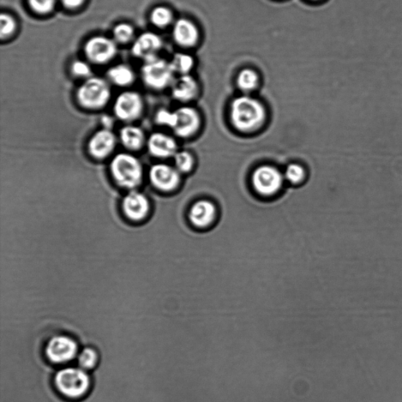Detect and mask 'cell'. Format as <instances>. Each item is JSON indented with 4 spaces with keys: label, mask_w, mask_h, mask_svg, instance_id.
<instances>
[{
    "label": "cell",
    "mask_w": 402,
    "mask_h": 402,
    "mask_svg": "<svg viewBox=\"0 0 402 402\" xmlns=\"http://www.w3.org/2000/svg\"><path fill=\"white\" fill-rule=\"evenodd\" d=\"M231 117L234 127L249 132L260 127L266 112L260 101L249 96H242L233 101Z\"/></svg>",
    "instance_id": "obj_1"
},
{
    "label": "cell",
    "mask_w": 402,
    "mask_h": 402,
    "mask_svg": "<svg viewBox=\"0 0 402 402\" xmlns=\"http://www.w3.org/2000/svg\"><path fill=\"white\" fill-rule=\"evenodd\" d=\"M110 169L114 181L124 189L136 190L142 183L143 167L140 159L133 154H117L111 161Z\"/></svg>",
    "instance_id": "obj_2"
},
{
    "label": "cell",
    "mask_w": 402,
    "mask_h": 402,
    "mask_svg": "<svg viewBox=\"0 0 402 402\" xmlns=\"http://www.w3.org/2000/svg\"><path fill=\"white\" fill-rule=\"evenodd\" d=\"M55 385L62 397L69 401L85 399L91 388V379L81 368H65L56 376Z\"/></svg>",
    "instance_id": "obj_3"
},
{
    "label": "cell",
    "mask_w": 402,
    "mask_h": 402,
    "mask_svg": "<svg viewBox=\"0 0 402 402\" xmlns=\"http://www.w3.org/2000/svg\"><path fill=\"white\" fill-rule=\"evenodd\" d=\"M111 89L103 78L92 76L88 78L78 88L76 99L81 107L89 110H99L109 103Z\"/></svg>",
    "instance_id": "obj_4"
},
{
    "label": "cell",
    "mask_w": 402,
    "mask_h": 402,
    "mask_svg": "<svg viewBox=\"0 0 402 402\" xmlns=\"http://www.w3.org/2000/svg\"><path fill=\"white\" fill-rule=\"evenodd\" d=\"M174 74L170 62L158 57L148 60L144 63L141 74L144 83L153 90H163L174 81Z\"/></svg>",
    "instance_id": "obj_5"
},
{
    "label": "cell",
    "mask_w": 402,
    "mask_h": 402,
    "mask_svg": "<svg viewBox=\"0 0 402 402\" xmlns=\"http://www.w3.org/2000/svg\"><path fill=\"white\" fill-rule=\"evenodd\" d=\"M113 111L119 121L126 123L137 121L144 112V101L142 95L131 91L119 94L114 103Z\"/></svg>",
    "instance_id": "obj_6"
},
{
    "label": "cell",
    "mask_w": 402,
    "mask_h": 402,
    "mask_svg": "<svg viewBox=\"0 0 402 402\" xmlns=\"http://www.w3.org/2000/svg\"><path fill=\"white\" fill-rule=\"evenodd\" d=\"M76 342L67 335H57L48 342L46 346V356L53 364L68 363L77 356Z\"/></svg>",
    "instance_id": "obj_7"
},
{
    "label": "cell",
    "mask_w": 402,
    "mask_h": 402,
    "mask_svg": "<svg viewBox=\"0 0 402 402\" xmlns=\"http://www.w3.org/2000/svg\"><path fill=\"white\" fill-rule=\"evenodd\" d=\"M85 53L90 62L103 65L117 56V46L116 42L110 38L95 37L87 42Z\"/></svg>",
    "instance_id": "obj_8"
},
{
    "label": "cell",
    "mask_w": 402,
    "mask_h": 402,
    "mask_svg": "<svg viewBox=\"0 0 402 402\" xmlns=\"http://www.w3.org/2000/svg\"><path fill=\"white\" fill-rule=\"evenodd\" d=\"M283 183L280 172L271 166H262L253 173V187L262 195H273L280 190Z\"/></svg>",
    "instance_id": "obj_9"
},
{
    "label": "cell",
    "mask_w": 402,
    "mask_h": 402,
    "mask_svg": "<svg viewBox=\"0 0 402 402\" xmlns=\"http://www.w3.org/2000/svg\"><path fill=\"white\" fill-rule=\"evenodd\" d=\"M126 217L134 221L145 219L150 212V202L146 194L137 190H129L122 203Z\"/></svg>",
    "instance_id": "obj_10"
},
{
    "label": "cell",
    "mask_w": 402,
    "mask_h": 402,
    "mask_svg": "<svg viewBox=\"0 0 402 402\" xmlns=\"http://www.w3.org/2000/svg\"><path fill=\"white\" fill-rule=\"evenodd\" d=\"M149 179L156 189L169 192L177 188L180 183V172L170 165L157 164L150 169Z\"/></svg>",
    "instance_id": "obj_11"
},
{
    "label": "cell",
    "mask_w": 402,
    "mask_h": 402,
    "mask_svg": "<svg viewBox=\"0 0 402 402\" xmlns=\"http://www.w3.org/2000/svg\"><path fill=\"white\" fill-rule=\"evenodd\" d=\"M117 137L108 128L99 130L88 142V152L96 160H104L109 157L117 146Z\"/></svg>",
    "instance_id": "obj_12"
},
{
    "label": "cell",
    "mask_w": 402,
    "mask_h": 402,
    "mask_svg": "<svg viewBox=\"0 0 402 402\" xmlns=\"http://www.w3.org/2000/svg\"><path fill=\"white\" fill-rule=\"evenodd\" d=\"M176 113V122L172 130L176 135L187 137L194 135L200 128L201 117L193 108H179Z\"/></svg>",
    "instance_id": "obj_13"
},
{
    "label": "cell",
    "mask_w": 402,
    "mask_h": 402,
    "mask_svg": "<svg viewBox=\"0 0 402 402\" xmlns=\"http://www.w3.org/2000/svg\"><path fill=\"white\" fill-rule=\"evenodd\" d=\"M163 46V41L158 35L153 33H145L136 39L131 48L133 56L137 58L143 59L144 61L154 58L158 52Z\"/></svg>",
    "instance_id": "obj_14"
},
{
    "label": "cell",
    "mask_w": 402,
    "mask_h": 402,
    "mask_svg": "<svg viewBox=\"0 0 402 402\" xmlns=\"http://www.w3.org/2000/svg\"><path fill=\"white\" fill-rule=\"evenodd\" d=\"M146 146L150 154L153 157L165 159L175 157L177 143L172 137L164 133H153L149 137Z\"/></svg>",
    "instance_id": "obj_15"
},
{
    "label": "cell",
    "mask_w": 402,
    "mask_h": 402,
    "mask_svg": "<svg viewBox=\"0 0 402 402\" xmlns=\"http://www.w3.org/2000/svg\"><path fill=\"white\" fill-rule=\"evenodd\" d=\"M215 208L212 203L200 201L191 207L189 217L191 223L198 228H206L212 223Z\"/></svg>",
    "instance_id": "obj_16"
},
{
    "label": "cell",
    "mask_w": 402,
    "mask_h": 402,
    "mask_svg": "<svg viewBox=\"0 0 402 402\" xmlns=\"http://www.w3.org/2000/svg\"><path fill=\"white\" fill-rule=\"evenodd\" d=\"M119 140L130 151H137L147 142L145 132L140 127L132 124L126 125L121 130Z\"/></svg>",
    "instance_id": "obj_17"
},
{
    "label": "cell",
    "mask_w": 402,
    "mask_h": 402,
    "mask_svg": "<svg viewBox=\"0 0 402 402\" xmlns=\"http://www.w3.org/2000/svg\"><path fill=\"white\" fill-rule=\"evenodd\" d=\"M173 37L183 47L193 46L196 43L199 33L193 23L187 19H179L173 27Z\"/></svg>",
    "instance_id": "obj_18"
},
{
    "label": "cell",
    "mask_w": 402,
    "mask_h": 402,
    "mask_svg": "<svg viewBox=\"0 0 402 402\" xmlns=\"http://www.w3.org/2000/svg\"><path fill=\"white\" fill-rule=\"evenodd\" d=\"M197 92V85L193 77L182 75L174 80L171 85L173 97L180 101H188L193 99Z\"/></svg>",
    "instance_id": "obj_19"
},
{
    "label": "cell",
    "mask_w": 402,
    "mask_h": 402,
    "mask_svg": "<svg viewBox=\"0 0 402 402\" xmlns=\"http://www.w3.org/2000/svg\"><path fill=\"white\" fill-rule=\"evenodd\" d=\"M107 77L114 85L122 87L131 85L135 80L133 69L124 64L113 66L108 71Z\"/></svg>",
    "instance_id": "obj_20"
},
{
    "label": "cell",
    "mask_w": 402,
    "mask_h": 402,
    "mask_svg": "<svg viewBox=\"0 0 402 402\" xmlns=\"http://www.w3.org/2000/svg\"><path fill=\"white\" fill-rule=\"evenodd\" d=\"M170 64L175 73L187 75L190 69L193 68L194 59L185 53H178L173 57Z\"/></svg>",
    "instance_id": "obj_21"
},
{
    "label": "cell",
    "mask_w": 402,
    "mask_h": 402,
    "mask_svg": "<svg viewBox=\"0 0 402 402\" xmlns=\"http://www.w3.org/2000/svg\"><path fill=\"white\" fill-rule=\"evenodd\" d=\"M150 20L154 26L159 28H165L170 25L173 20V15L169 8L158 7L153 10Z\"/></svg>",
    "instance_id": "obj_22"
},
{
    "label": "cell",
    "mask_w": 402,
    "mask_h": 402,
    "mask_svg": "<svg viewBox=\"0 0 402 402\" xmlns=\"http://www.w3.org/2000/svg\"><path fill=\"white\" fill-rule=\"evenodd\" d=\"M99 362V355L97 352L93 348H85L78 356V364L80 368L83 370H92Z\"/></svg>",
    "instance_id": "obj_23"
},
{
    "label": "cell",
    "mask_w": 402,
    "mask_h": 402,
    "mask_svg": "<svg viewBox=\"0 0 402 402\" xmlns=\"http://www.w3.org/2000/svg\"><path fill=\"white\" fill-rule=\"evenodd\" d=\"M237 85L242 91H253L258 85V76L253 70L244 69L238 76Z\"/></svg>",
    "instance_id": "obj_24"
},
{
    "label": "cell",
    "mask_w": 402,
    "mask_h": 402,
    "mask_svg": "<svg viewBox=\"0 0 402 402\" xmlns=\"http://www.w3.org/2000/svg\"><path fill=\"white\" fill-rule=\"evenodd\" d=\"M174 160H175V167L180 173H187L193 169L194 160L188 152H178L174 157Z\"/></svg>",
    "instance_id": "obj_25"
},
{
    "label": "cell",
    "mask_w": 402,
    "mask_h": 402,
    "mask_svg": "<svg viewBox=\"0 0 402 402\" xmlns=\"http://www.w3.org/2000/svg\"><path fill=\"white\" fill-rule=\"evenodd\" d=\"M134 28L128 24H119L113 29V37L116 41L121 44L128 43L134 37Z\"/></svg>",
    "instance_id": "obj_26"
},
{
    "label": "cell",
    "mask_w": 402,
    "mask_h": 402,
    "mask_svg": "<svg viewBox=\"0 0 402 402\" xmlns=\"http://www.w3.org/2000/svg\"><path fill=\"white\" fill-rule=\"evenodd\" d=\"M15 28L16 22L13 17L8 14L0 16V35L2 39L10 37L14 33Z\"/></svg>",
    "instance_id": "obj_27"
},
{
    "label": "cell",
    "mask_w": 402,
    "mask_h": 402,
    "mask_svg": "<svg viewBox=\"0 0 402 402\" xmlns=\"http://www.w3.org/2000/svg\"><path fill=\"white\" fill-rule=\"evenodd\" d=\"M28 4L37 13L46 15L55 8L56 0H28Z\"/></svg>",
    "instance_id": "obj_28"
},
{
    "label": "cell",
    "mask_w": 402,
    "mask_h": 402,
    "mask_svg": "<svg viewBox=\"0 0 402 402\" xmlns=\"http://www.w3.org/2000/svg\"><path fill=\"white\" fill-rule=\"evenodd\" d=\"M156 122L173 129L176 122V111L171 112L165 109L159 110L156 115Z\"/></svg>",
    "instance_id": "obj_29"
},
{
    "label": "cell",
    "mask_w": 402,
    "mask_h": 402,
    "mask_svg": "<svg viewBox=\"0 0 402 402\" xmlns=\"http://www.w3.org/2000/svg\"><path fill=\"white\" fill-rule=\"evenodd\" d=\"M71 72L76 77L85 78L86 80L92 75L91 66L83 61H75L72 64Z\"/></svg>",
    "instance_id": "obj_30"
},
{
    "label": "cell",
    "mask_w": 402,
    "mask_h": 402,
    "mask_svg": "<svg viewBox=\"0 0 402 402\" xmlns=\"http://www.w3.org/2000/svg\"><path fill=\"white\" fill-rule=\"evenodd\" d=\"M304 170L299 165H290L285 171V178L292 183H299L304 177Z\"/></svg>",
    "instance_id": "obj_31"
},
{
    "label": "cell",
    "mask_w": 402,
    "mask_h": 402,
    "mask_svg": "<svg viewBox=\"0 0 402 402\" xmlns=\"http://www.w3.org/2000/svg\"><path fill=\"white\" fill-rule=\"evenodd\" d=\"M85 0H61L62 3L66 8L75 9L79 8Z\"/></svg>",
    "instance_id": "obj_32"
}]
</instances>
